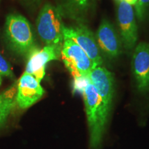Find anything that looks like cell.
Returning a JSON list of instances; mask_svg holds the SVG:
<instances>
[{
  "label": "cell",
  "instance_id": "obj_1",
  "mask_svg": "<svg viewBox=\"0 0 149 149\" xmlns=\"http://www.w3.org/2000/svg\"><path fill=\"white\" fill-rule=\"evenodd\" d=\"M89 130L91 149H99L105 133L109 115L104 109L95 88L91 82L86 86L82 94Z\"/></svg>",
  "mask_w": 149,
  "mask_h": 149
},
{
  "label": "cell",
  "instance_id": "obj_2",
  "mask_svg": "<svg viewBox=\"0 0 149 149\" xmlns=\"http://www.w3.org/2000/svg\"><path fill=\"white\" fill-rule=\"evenodd\" d=\"M4 33L7 44L17 55L26 57L36 46L31 24L21 15L10 14L7 16Z\"/></svg>",
  "mask_w": 149,
  "mask_h": 149
},
{
  "label": "cell",
  "instance_id": "obj_3",
  "mask_svg": "<svg viewBox=\"0 0 149 149\" xmlns=\"http://www.w3.org/2000/svg\"><path fill=\"white\" fill-rule=\"evenodd\" d=\"M58 6L50 3L43 6L36 20L37 32L46 45L62 46L64 24Z\"/></svg>",
  "mask_w": 149,
  "mask_h": 149
},
{
  "label": "cell",
  "instance_id": "obj_4",
  "mask_svg": "<svg viewBox=\"0 0 149 149\" xmlns=\"http://www.w3.org/2000/svg\"><path fill=\"white\" fill-rule=\"evenodd\" d=\"M116 1V18L122 46L131 52L137 45L138 28L133 6L122 1Z\"/></svg>",
  "mask_w": 149,
  "mask_h": 149
},
{
  "label": "cell",
  "instance_id": "obj_5",
  "mask_svg": "<svg viewBox=\"0 0 149 149\" xmlns=\"http://www.w3.org/2000/svg\"><path fill=\"white\" fill-rule=\"evenodd\" d=\"M61 57L72 77L88 76L94 68L92 61L85 52L68 37H64Z\"/></svg>",
  "mask_w": 149,
  "mask_h": 149
},
{
  "label": "cell",
  "instance_id": "obj_6",
  "mask_svg": "<svg viewBox=\"0 0 149 149\" xmlns=\"http://www.w3.org/2000/svg\"><path fill=\"white\" fill-rule=\"evenodd\" d=\"M64 37H68L79 46L92 61L93 66H102V54L97 43L95 36L86 24H77L73 26H64Z\"/></svg>",
  "mask_w": 149,
  "mask_h": 149
},
{
  "label": "cell",
  "instance_id": "obj_7",
  "mask_svg": "<svg viewBox=\"0 0 149 149\" xmlns=\"http://www.w3.org/2000/svg\"><path fill=\"white\" fill-rule=\"evenodd\" d=\"M61 50L60 46L46 45L42 48L35 46L26 56L25 72L32 74L41 82L45 75L47 64L50 61L60 58Z\"/></svg>",
  "mask_w": 149,
  "mask_h": 149
},
{
  "label": "cell",
  "instance_id": "obj_8",
  "mask_svg": "<svg viewBox=\"0 0 149 149\" xmlns=\"http://www.w3.org/2000/svg\"><path fill=\"white\" fill-rule=\"evenodd\" d=\"M95 36L102 55L110 59L120 57L122 49V41L115 26L108 19L102 20Z\"/></svg>",
  "mask_w": 149,
  "mask_h": 149
},
{
  "label": "cell",
  "instance_id": "obj_9",
  "mask_svg": "<svg viewBox=\"0 0 149 149\" xmlns=\"http://www.w3.org/2000/svg\"><path fill=\"white\" fill-rule=\"evenodd\" d=\"M132 68L137 91L141 95L149 93V43L139 42L134 48Z\"/></svg>",
  "mask_w": 149,
  "mask_h": 149
},
{
  "label": "cell",
  "instance_id": "obj_10",
  "mask_svg": "<svg viewBox=\"0 0 149 149\" xmlns=\"http://www.w3.org/2000/svg\"><path fill=\"white\" fill-rule=\"evenodd\" d=\"M88 77L100 97L104 109L110 115L115 91L113 74L103 66H97L91 70Z\"/></svg>",
  "mask_w": 149,
  "mask_h": 149
},
{
  "label": "cell",
  "instance_id": "obj_11",
  "mask_svg": "<svg viewBox=\"0 0 149 149\" xmlns=\"http://www.w3.org/2000/svg\"><path fill=\"white\" fill-rule=\"evenodd\" d=\"M44 95L40 81L32 74L24 72L17 80L16 100L19 109L26 110L38 102Z\"/></svg>",
  "mask_w": 149,
  "mask_h": 149
},
{
  "label": "cell",
  "instance_id": "obj_12",
  "mask_svg": "<svg viewBox=\"0 0 149 149\" xmlns=\"http://www.w3.org/2000/svg\"><path fill=\"white\" fill-rule=\"evenodd\" d=\"M96 0H61L57 6L63 17H66L77 24H86L95 10Z\"/></svg>",
  "mask_w": 149,
  "mask_h": 149
},
{
  "label": "cell",
  "instance_id": "obj_13",
  "mask_svg": "<svg viewBox=\"0 0 149 149\" xmlns=\"http://www.w3.org/2000/svg\"><path fill=\"white\" fill-rule=\"evenodd\" d=\"M17 89V81L8 89L0 92V129L6 125L10 115L19 109L16 100Z\"/></svg>",
  "mask_w": 149,
  "mask_h": 149
},
{
  "label": "cell",
  "instance_id": "obj_14",
  "mask_svg": "<svg viewBox=\"0 0 149 149\" xmlns=\"http://www.w3.org/2000/svg\"><path fill=\"white\" fill-rule=\"evenodd\" d=\"M136 18L139 21H144L149 10V0H137L135 4Z\"/></svg>",
  "mask_w": 149,
  "mask_h": 149
},
{
  "label": "cell",
  "instance_id": "obj_15",
  "mask_svg": "<svg viewBox=\"0 0 149 149\" xmlns=\"http://www.w3.org/2000/svg\"><path fill=\"white\" fill-rule=\"evenodd\" d=\"M91 82L88 76H80L73 78L72 91L74 93H79L82 94L88 84Z\"/></svg>",
  "mask_w": 149,
  "mask_h": 149
},
{
  "label": "cell",
  "instance_id": "obj_16",
  "mask_svg": "<svg viewBox=\"0 0 149 149\" xmlns=\"http://www.w3.org/2000/svg\"><path fill=\"white\" fill-rule=\"evenodd\" d=\"M0 76H4L12 79L15 78L14 73L11 69L10 64L3 58L1 54H0Z\"/></svg>",
  "mask_w": 149,
  "mask_h": 149
},
{
  "label": "cell",
  "instance_id": "obj_17",
  "mask_svg": "<svg viewBox=\"0 0 149 149\" xmlns=\"http://www.w3.org/2000/svg\"><path fill=\"white\" fill-rule=\"evenodd\" d=\"M115 1H125V2H127L130 4L135 6V4L136 3V1L137 0H115Z\"/></svg>",
  "mask_w": 149,
  "mask_h": 149
},
{
  "label": "cell",
  "instance_id": "obj_18",
  "mask_svg": "<svg viewBox=\"0 0 149 149\" xmlns=\"http://www.w3.org/2000/svg\"><path fill=\"white\" fill-rule=\"evenodd\" d=\"M29 2H30L31 3H33V4L35 5H38L42 2V0H27Z\"/></svg>",
  "mask_w": 149,
  "mask_h": 149
},
{
  "label": "cell",
  "instance_id": "obj_19",
  "mask_svg": "<svg viewBox=\"0 0 149 149\" xmlns=\"http://www.w3.org/2000/svg\"><path fill=\"white\" fill-rule=\"evenodd\" d=\"M1 82H2V80H1V76H0V86L1 84Z\"/></svg>",
  "mask_w": 149,
  "mask_h": 149
}]
</instances>
